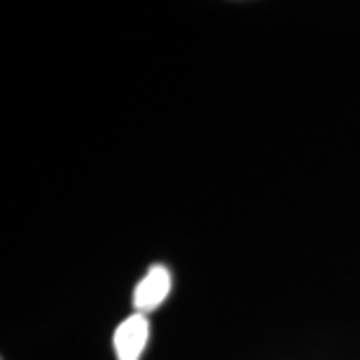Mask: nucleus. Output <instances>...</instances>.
Instances as JSON below:
<instances>
[{
	"mask_svg": "<svg viewBox=\"0 0 360 360\" xmlns=\"http://www.w3.org/2000/svg\"><path fill=\"white\" fill-rule=\"evenodd\" d=\"M150 335V323L146 319V314H131L129 319H124L115 330L112 337V347L117 360H139L146 351Z\"/></svg>",
	"mask_w": 360,
	"mask_h": 360,
	"instance_id": "f257e3e1",
	"label": "nucleus"
},
{
	"mask_svg": "<svg viewBox=\"0 0 360 360\" xmlns=\"http://www.w3.org/2000/svg\"><path fill=\"white\" fill-rule=\"evenodd\" d=\"M171 292V274L162 264L150 267L143 281L136 285L134 290V307L139 309V314H148L162 304Z\"/></svg>",
	"mask_w": 360,
	"mask_h": 360,
	"instance_id": "f03ea898",
	"label": "nucleus"
}]
</instances>
